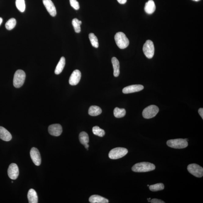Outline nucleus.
I'll use <instances>...</instances> for the list:
<instances>
[{"label": "nucleus", "mask_w": 203, "mask_h": 203, "mask_svg": "<svg viewBox=\"0 0 203 203\" xmlns=\"http://www.w3.org/2000/svg\"><path fill=\"white\" fill-rule=\"evenodd\" d=\"M89 202L91 203H108L109 200L106 198L98 195H93L90 196Z\"/></svg>", "instance_id": "f3484780"}, {"label": "nucleus", "mask_w": 203, "mask_h": 203, "mask_svg": "<svg viewBox=\"0 0 203 203\" xmlns=\"http://www.w3.org/2000/svg\"><path fill=\"white\" fill-rule=\"evenodd\" d=\"M159 111V108L155 105L148 106L143 110L142 115L145 119H149L155 117Z\"/></svg>", "instance_id": "423d86ee"}, {"label": "nucleus", "mask_w": 203, "mask_h": 203, "mask_svg": "<svg viewBox=\"0 0 203 203\" xmlns=\"http://www.w3.org/2000/svg\"><path fill=\"white\" fill-rule=\"evenodd\" d=\"M117 1L120 4H124L126 2L127 0H117Z\"/></svg>", "instance_id": "473e14b6"}, {"label": "nucleus", "mask_w": 203, "mask_h": 203, "mask_svg": "<svg viewBox=\"0 0 203 203\" xmlns=\"http://www.w3.org/2000/svg\"><path fill=\"white\" fill-rule=\"evenodd\" d=\"M16 24V20L15 19L11 18L9 19L5 24V27L8 30H11L15 27Z\"/></svg>", "instance_id": "bb28decb"}, {"label": "nucleus", "mask_w": 203, "mask_h": 203, "mask_svg": "<svg viewBox=\"0 0 203 203\" xmlns=\"http://www.w3.org/2000/svg\"><path fill=\"white\" fill-rule=\"evenodd\" d=\"M155 169L154 164L149 162H143L135 164L132 168L133 172H145L151 171Z\"/></svg>", "instance_id": "f257e3e1"}, {"label": "nucleus", "mask_w": 203, "mask_h": 203, "mask_svg": "<svg viewBox=\"0 0 203 203\" xmlns=\"http://www.w3.org/2000/svg\"><path fill=\"white\" fill-rule=\"evenodd\" d=\"M70 2L71 6L75 10H78L80 9V5L77 0H70Z\"/></svg>", "instance_id": "c756f323"}, {"label": "nucleus", "mask_w": 203, "mask_h": 203, "mask_svg": "<svg viewBox=\"0 0 203 203\" xmlns=\"http://www.w3.org/2000/svg\"><path fill=\"white\" fill-rule=\"evenodd\" d=\"M28 198L30 203H37L38 196L36 191L33 189L29 190L28 193Z\"/></svg>", "instance_id": "a211bd4d"}, {"label": "nucleus", "mask_w": 203, "mask_h": 203, "mask_svg": "<svg viewBox=\"0 0 203 203\" xmlns=\"http://www.w3.org/2000/svg\"><path fill=\"white\" fill-rule=\"evenodd\" d=\"M48 131L50 134L53 136H59L62 133V127L60 124H53L49 126Z\"/></svg>", "instance_id": "9b49d317"}, {"label": "nucleus", "mask_w": 203, "mask_h": 203, "mask_svg": "<svg viewBox=\"0 0 203 203\" xmlns=\"http://www.w3.org/2000/svg\"><path fill=\"white\" fill-rule=\"evenodd\" d=\"M72 25L76 33H80L81 31L80 26L81 25L82 22L77 18H75L72 20Z\"/></svg>", "instance_id": "b1692460"}, {"label": "nucleus", "mask_w": 203, "mask_h": 203, "mask_svg": "<svg viewBox=\"0 0 203 203\" xmlns=\"http://www.w3.org/2000/svg\"><path fill=\"white\" fill-rule=\"evenodd\" d=\"M26 78V74L24 71L18 70L14 74L13 85L15 88H19L23 85Z\"/></svg>", "instance_id": "7ed1b4c3"}, {"label": "nucleus", "mask_w": 203, "mask_h": 203, "mask_svg": "<svg viewBox=\"0 0 203 203\" xmlns=\"http://www.w3.org/2000/svg\"><path fill=\"white\" fill-rule=\"evenodd\" d=\"M193 1H196V2H198L200 1V0H193Z\"/></svg>", "instance_id": "c9c22d12"}, {"label": "nucleus", "mask_w": 203, "mask_h": 203, "mask_svg": "<svg viewBox=\"0 0 203 203\" xmlns=\"http://www.w3.org/2000/svg\"><path fill=\"white\" fill-rule=\"evenodd\" d=\"M144 54L148 59H151L154 54V46L153 42L150 40H148L144 43L143 47Z\"/></svg>", "instance_id": "0eeeda50"}, {"label": "nucleus", "mask_w": 203, "mask_h": 203, "mask_svg": "<svg viewBox=\"0 0 203 203\" xmlns=\"http://www.w3.org/2000/svg\"><path fill=\"white\" fill-rule=\"evenodd\" d=\"M156 9V6L153 0H149L146 3L144 6V11L147 13L151 14L155 12Z\"/></svg>", "instance_id": "dca6fc26"}, {"label": "nucleus", "mask_w": 203, "mask_h": 203, "mask_svg": "<svg viewBox=\"0 0 203 203\" xmlns=\"http://www.w3.org/2000/svg\"><path fill=\"white\" fill-rule=\"evenodd\" d=\"M126 113V112L124 109H119L118 107H116L114 110V116L116 118H122L125 116Z\"/></svg>", "instance_id": "5701e85b"}, {"label": "nucleus", "mask_w": 203, "mask_h": 203, "mask_svg": "<svg viewBox=\"0 0 203 203\" xmlns=\"http://www.w3.org/2000/svg\"><path fill=\"white\" fill-rule=\"evenodd\" d=\"M12 137L11 134L5 128L0 126V138L3 141H9L12 139Z\"/></svg>", "instance_id": "2eb2a0df"}, {"label": "nucleus", "mask_w": 203, "mask_h": 203, "mask_svg": "<svg viewBox=\"0 0 203 203\" xmlns=\"http://www.w3.org/2000/svg\"><path fill=\"white\" fill-rule=\"evenodd\" d=\"M150 190L152 191H162L164 188V185L162 183H158L151 185L149 186Z\"/></svg>", "instance_id": "a878e982"}, {"label": "nucleus", "mask_w": 203, "mask_h": 203, "mask_svg": "<svg viewBox=\"0 0 203 203\" xmlns=\"http://www.w3.org/2000/svg\"><path fill=\"white\" fill-rule=\"evenodd\" d=\"M148 186H149V185H148Z\"/></svg>", "instance_id": "e433bc0d"}, {"label": "nucleus", "mask_w": 203, "mask_h": 203, "mask_svg": "<svg viewBox=\"0 0 203 203\" xmlns=\"http://www.w3.org/2000/svg\"><path fill=\"white\" fill-rule=\"evenodd\" d=\"M30 156L34 163L37 166H39L41 164V157L40 153L37 149L33 148L30 150Z\"/></svg>", "instance_id": "1a4fd4ad"}, {"label": "nucleus", "mask_w": 203, "mask_h": 203, "mask_svg": "<svg viewBox=\"0 0 203 203\" xmlns=\"http://www.w3.org/2000/svg\"><path fill=\"white\" fill-rule=\"evenodd\" d=\"M198 112L201 116V117L203 119V108H200L198 110Z\"/></svg>", "instance_id": "2f4dec72"}, {"label": "nucleus", "mask_w": 203, "mask_h": 203, "mask_svg": "<svg viewBox=\"0 0 203 203\" xmlns=\"http://www.w3.org/2000/svg\"><path fill=\"white\" fill-rule=\"evenodd\" d=\"M188 172L198 178H201L203 176V169L202 167L196 164H189L187 167Z\"/></svg>", "instance_id": "6e6552de"}, {"label": "nucleus", "mask_w": 203, "mask_h": 203, "mask_svg": "<svg viewBox=\"0 0 203 203\" xmlns=\"http://www.w3.org/2000/svg\"><path fill=\"white\" fill-rule=\"evenodd\" d=\"M89 38L92 46L94 48H98L99 47V43L96 35L93 33H90L89 34Z\"/></svg>", "instance_id": "393cba45"}, {"label": "nucleus", "mask_w": 203, "mask_h": 203, "mask_svg": "<svg viewBox=\"0 0 203 203\" xmlns=\"http://www.w3.org/2000/svg\"><path fill=\"white\" fill-rule=\"evenodd\" d=\"M79 139L80 143L84 145L85 144H88L89 141V137L86 132H82L79 135Z\"/></svg>", "instance_id": "4be33fe9"}, {"label": "nucleus", "mask_w": 203, "mask_h": 203, "mask_svg": "<svg viewBox=\"0 0 203 203\" xmlns=\"http://www.w3.org/2000/svg\"><path fill=\"white\" fill-rule=\"evenodd\" d=\"M92 131L94 134L99 137H103L105 135V132L104 130L98 126L93 127Z\"/></svg>", "instance_id": "c85d7f7f"}, {"label": "nucleus", "mask_w": 203, "mask_h": 203, "mask_svg": "<svg viewBox=\"0 0 203 203\" xmlns=\"http://www.w3.org/2000/svg\"><path fill=\"white\" fill-rule=\"evenodd\" d=\"M81 74L80 70H74L69 78V83L72 85L78 84L81 79Z\"/></svg>", "instance_id": "ddd939ff"}, {"label": "nucleus", "mask_w": 203, "mask_h": 203, "mask_svg": "<svg viewBox=\"0 0 203 203\" xmlns=\"http://www.w3.org/2000/svg\"><path fill=\"white\" fill-rule=\"evenodd\" d=\"M114 39L117 46L121 49H125L129 45V40L122 32H119L116 34Z\"/></svg>", "instance_id": "f03ea898"}, {"label": "nucleus", "mask_w": 203, "mask_h": 203, "mask_svg": "<svg viewBox=\"0 0 203 203\" xmlns=\"http://www.w3.org/2000/svg\"><path fill=\"white\" fill-rule=\"evenodd\" d=\"M66 64V60L65 58L62 57L61 58L57 66L56 67L55 70V73L56 75H59V74L62 73L63 70Z\"/></svg>", "instance_id": "aec40b11"}, {"label": "nucleus", "mask_w": 203, "mask_h": 203, "mask_svg": "<svg viewBox=\"0 0 203 203\" xmlns=\"http://www.w3.org/2000/svg\"><path fill=\"white\" fill-rule=\"evenodd\" d=\"M102 112V110L101 108L97 106H91L90 107L89 110H88V114L92 116H96L99 115Z\"/></svg>", "instance_id": "412c9836"}, {"label": "nucleus", "mask_w": 203, "mask_h": 203, "mask_svg": "<svg viewBox=\"0 0 203 203\" xmlns=\"http://www.w3.org/2000/svg\"><path fill=\"white\" fill-rule=\"evenodd\" d=\"M2 18L1 17H0V25H1L2 23Z\"/></svg>", "instance_id": "f704fd0d"}, {"label": "nucleus", "mask_w": 203, "mask_h": 203, "mask_svg": "<svg viewBox=\"0 0 203 203\" xmlns=\"http://www.w3.org/2000/svg\"><path fill=\"white\" fill-rule=\"evenodd\" d=\"M151 202L152 203H164L163 201L157 199H154L151 200Z\"/></svg>", "instance_id": "7c9ffc66"}, {"label": "nucleus", "mask_w": 203, "mask_h": 203, "mask_svg": "<svg viewBox=\"0 0 203 203\" xmlns=\"http://www.w3.org/2000/svg\"><path fill=\"white\" fill-rule=\"evenodd\" d=\"M112 63L114 69V75L115 77H118L120 74V64L116 58L113 57L112 59Z\"/></svg>", "instance_id": "6ab92c4d"}, {"label": "nucleus", "mask_w": 203, "mask_h": 203, "mask_svg": "<svg viewBox=\"0 0 203 203\" xmlns=\"http://www.w3.org/2000/svg\"><path fill=\"white\" fill-rule=\"evenodd\" d=\"M84 146L85 147V148L87 149L88 150V148H89V144H86L84 145Z\"/></svg>", "instance_id": "72a5a7b5"}, {"label": "nucleus", "mask_w": 203, "mask_h": 203, "mask_svg": "<svg viewBox=\"0 0 203 203\" xmlns=\"http://www.w3.org/2000/svg\"><path fill=\"white\" fill-rule=\"evenodd\" d=\"M167 146L175 149H183L188 145L187 141L185 139L179 138L169 140L167 142Z\"/></svg>", "instance_id": "20e7f679"}, {"label": "nucleus", "mask_w": 203, "mask_h": 203, "mask_svg": "<svg viewBox=\"0 0 203 203\" xmlns=\"http://www.w3.org/2000/svg\"><path fill=\"white\" fill-rule=\"evenodd\" d=\"M43 4L46 7L47 10L52 17L56 15V11L54 3L51 0H43Z\"/></svg>", "instance_id": "f8f14e48"}, {"label": "nucleus", "mask_w": 203, "mask_h": 203, "mask_svg": "<svg viewBox=\"0 0 203 203\" xmlns=\"http://www.w3.org/2000/svg\"><path fill=\"white\" fill-rule=\"evenodd\" d=\"M144 88L143 85H133L124 88L122 92L124 94H129L141 91Z\"/></svg>", "instance_id": "4468645a"}, {"label": "nucleus", "mask_w": 203, "mask_h": 203, "mask_svg": "<svg viewBox=\"0 0 203 203\" xmlns=\"http://www.w3.org/2000/svg\"><path fill=\"white\" fill-rule=\"evenodd\" d=\"M128 153V150L125 148H116L112 149L109 152V156L111 159H118L124 157Z\"/></svg>", "instance_id": "39448f33"}, {"label": "nucleus", "mask_w": 203, "mask_h": 203, "mask_svg": "<svg viewBox=\"0 0 203 203\" xmlns=\"http://www.w3.org/2000/svg\"><path fill=\"white\" fill-rule=\"evenodd\" d=\"M16 6L21 12H23L25 9V0H16Z\"/></svg>", "instance_id": "cd10ccee"}, {"label": "nucleus", "mask_w": 203, "mask_h": 203, "mask_svg": "<svg viewBox=\"0 0 203 203\" xmlns=\"http://www.w3.org/2000/svg\"><path fill=\"white\" fill-rule=\"evenodd\" d=\"M8 174L11 179H16L19 175V169L16 164L12 163L9 166L8 169Z\"/></svg>", "instance_id": "9d476101"}]
</instances>
